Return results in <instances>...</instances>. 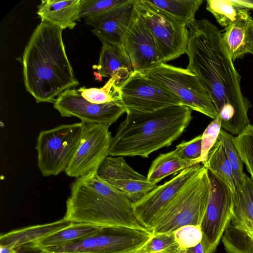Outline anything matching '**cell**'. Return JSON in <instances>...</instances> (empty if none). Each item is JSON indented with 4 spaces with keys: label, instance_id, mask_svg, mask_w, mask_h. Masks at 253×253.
Returning <instances> with one entry per match:
<instances>
[{
    "label": "cell",
    "instance_id": "8fae6325",
    "mask_svg": "<svg viewBox=\"0 0 253 253\" xmlns=\"http://www.w3.org/2000/svg\"><path fill=\"white\" fill-rule=\"evenodd\" d=\"M118 92L126 113H150L167 107L184 105L174 94L138 71H133L118 88Z\"/></svg>",
    "mask_w": 253,
    "mask_h": 253
},
{
    "label": "cell",
    "instance_id": "277c9868",
    "mask_svg": "<svg viewBox=\"0 0 253 253\" xmlns=\"http://www.w3.org/2000/svg\"><path fill=\"white\" fill-rule=\"evenodd\" d=\"M132 204L126 196L101 181L96 172L90 173L72 183L63 218L100 227L147 229L134 214Z\"/></svg>",
    "mask_w": 253,
    "mask_h": 253
},
{
    "label": "cell",
    "instance_id": "7402d4cb",
    "mask_svg": "<svg viewBox=\"0 0 253 253\" xmlns=\"http://www.w3.org/2000/svg\"><path fill=\"white\" fill-rule=\"evenodd\" d=\"M251 17L249 9L246 8L235 21L225 28L222 39L233 61L249 53L248 27Z\"/></svg>",
    "mask_w": 253,
    "mask_h": 253
},
{
    "label": "cell",
    "instance_id": "b9f144b4",
    "mask_svg": "<svg viewBox=\"0 0 253 253\" xmlns=\"http://www.w3.org/2000/svg\"><path fill=\"white\" fill-rule=\"evenodd\" d=\"M166 253L162 251V252H158V253Z\"/></svg>",
    "mask_w": 253,
    "mask_h": 253
},
{
    "label": "cell",
    "instance_id": "2e32d148",
    "mask_svg": "<svg viewBox=\"0 0 253 253\" xmlns=\"http://www.w3.org/2000/svg\"><path fill=\"white\" fill-rule=\"evenodd\" d=\"M123 45L133 71L148 70L162 63L155 39L134 7Z\"/></svg>",
    "mask_w": 253,
    "mask_h": 253
},
{
    "label": "cell",
    "instance_id": "f546056e",
    "mask_svg": "<svg viewBox=\"0 0 253 253\" xmlns=\"http://www.w3.org/2000/svg\"><path fill=\"white\" fill-rule=\"evenodd\" d=\"M115 79L111 78L101 88H87L82 86L78 89L82 96L87 101L95 104H104L120 101L118 88L114 85Z\"/></svg>",
    "mask_w": 253,
    "mask_h": 253
},
{
    "label": "cell",
    "instance_id": "52a82bcc",
    "mask_svg": "<svg viewBox=\"0 0 253 253\" xmlns=\"http://www.w3.org/2000/svg\"><path fill=\"white\" fill-rule=\"evenodd\" d=\"M85 127L81 122L41 131L36 149L38 166L43 176L65 171L79 145Z\"/></svg>",
    "mask_w": 253,
    "mask_h": 253
},
{
    "label": "cell",
    "instance_id": "484cf974",
    "mask_svg": "<svg viewBox=\"0 0 253 253\" xmlns=\"http://www.w3.org/2000/svg\"><path fill=\"white\" fill-rule=\"evenodd\" d=\"M206 8L213 15L218 23L225 28L246 9L235 0H208Z\"/></svg>",
    "mask_w": 253,
    "mask_h": 253
},
{
    "label": "cell",
    "instance_id": "836d02e7",
    "mask_svg": "<svg viewBox=\"0 0 253 253\" xmlns=\"http://www.w3.org/2000/svg\"><path fill=\"white\" fill-rule=\"evenodd\" d=\"M176 243L173 232L153 233L152 237L146 243L132 253H156L162 252Z\"/></svg>",
    "mask_w": 253,
    "mask_h": 253
},
{
    "label": "cell",
    "instance_id": "d6a6232c",
    "mask_svg": "<svg viewBox=\"0 0 253 253\" xmlns=\"http://www.w3.org/2000/svg\"><path fill=\"white\" fill-rule=\"evenodd\" d=\"M221 128V119L219 116L212 121L202 134L201 155L198 162L205 163L208 158L209 152L218 140Z\"/></svg>",
    "mask_w": 253,
    "mask_h": 253
},
{
    "label": "cell",
    "instance_id": "8d00e7d4",
    "mask_svg": "<svg viewBox=\"0 0 253 253\" xmlns=\"http://www.w3.org/2000/svg\"><path fill=\"white\" fill-rule=\"evenodd\" d=\"M163 252L166 253H209L207 245L203 239L198 245L193 247L182 248L176 243Z\"/></svg>",
    "mask_w": 253,
    "mask_h": 253
},
{
    "label": "cell",
    "instance_id": "7a4b0ae2",
    "mask_svg": "<svg viewBox=\"0 0 253 253\" xmlns=\"http://www.w3.org/2000/svg\"><path fill=\"white\" fill-rule=\"evenodd\" d=\"M62 31L41 21L24 49V82L37 103H54L64 91L79 84L66 53Z\"/></svg>",
    "mask_w": 253,
    "mask_h": 253
},
{
    "label": "cell",
    "instance_id": "3957f363",
    "mask_svg": "<svg viewBox=\"0 0 253 253\" xmlns=\"http://www.w3.org/2000/svg\"><path fill=\"white\" fill-rule=\"evenodd\" d=\"M192 112L186 106L175 105L150 113H126L111 138L107 156L148 158L169 146L189 126Z\"/></svg>",
    "mask_w": 253,
    "mask_h": 253
},
{
    "label": "cell",
    "instance_id": "4dcf8cb0",
    "mask_svg": "<svg viewBox=\"0 0 253 253\" xmlns=\"http://www.w3.org/2000/svg\"><path fill=\"white\" fill-rule=\"evenodd\" d=\"M234 143L253 181V125H249L240 134L234 136Z\"/></svg>",
    "mask_w": 253,
    "mask_h": 253
},
{
    "label": "cell",
    "instance_id": "603a6c76",
    "mask_svg": "<svg viewBox=\"0 0 253 253\" xmlns=\"http://www.w3.org/2000/svg\"><path fill=\"white\" fill-rule=\"evenodd\" d=\"M197 164H199L196 161L182 159L174 149L161 154L156 158L152 163L146 177L149 182L157 184L167 176Z\"/></svg>",
    "mask_w": 253,
    "mask_h": 253
},
{
    "label": "cell",
    "instance_id": "9a60e30c",
    "mask_svg": "<svg viewBox=\"0 0 253 253\" xmlns=\"http://www.w3.org/2000/svg\"><path fill=\"white\" fill-rule=\"evenodd\" d=\"M96 175L101 181L133 203L158 186L149 182L146 176L133 169L123 156L106 157L99 166Z\"/></svg>",
    "mask_w": 253,
    "mask_h": 253
},
{
    "label": "cell",
    "instance_id": "ab89813d",
    "mask_svg": "<svg viewBox=\"0 0 253 253\" xmlns=\"http://www.w3.org/2000/svg\"><path fill=\"white\" fill-rule=\"evenodd\" d=\"M13 250L8 247L0 246V253H10Z\"/></svg>",
    "mask_w": 253,
    "mask_h": 253
},
{
    "label": "cell",
    "instance_id": "7c38bea8",
    "mask_svg": "<svg viewBox=\"0 0 253 253\" xmlns=\"http://www.w3.org/2000/svg\"><path fill=\"white\" fill-rule=\"evenodd\" d=\"M109 126L104 124H85L79 145L65 171L68 176L78 178L96 172L107 156L112 138Z\"/></svg>",
    "mask_w": 253,
    "mask_h": 253
},
{
    "label": "cell",
    "instance_id": "d4e9b609",
    "mask_svg": "<svg viewBox=\"0 0 253 253\" xmlns=\"http://www.w3.org/2000/svg\"><path fill=\"white\" fill-rule=\"evenodd\" d=\"M154 6L186 26L194 23L195 14L202 0H147Z\"/></svg>",
    "mask_w": 253,
    "mask_h": 253
},
{
    "label": "cell",
    "instance_id": "cb8c5ba5",
    "mask_svg": "<svg viewBox=\"0 0 253 253\" xmlns=\"http://www.w3.org/2000/svg\"><path fill=\"white\" fill-rule=\"evenodd\" d=\"M101 227L84 223H73L70 226L25 247L39 251L47 247L59 246L90 235Z\"/></svg>",
    "mask_w": 253,
    "mask_h": 253
},
{
    "label": "cell",
    "instance_id": "7bdbcfd3",
    "mask_svg": "<svg viewBox=\"0 0 253 253\" xmlns=\"http://www.w3.org/2000/svg\"><path fill=\"white\" fill-rule=\"evenodd\" d=\"M41 253H42V252H41Z\"/></svg>",
    "mask_w": 253,
    "mask_h": 253
},
{
    "label": "cell",
    "instance_id": "83f0119b",
    "mask_svg": "<svg viewBox=\"0 0 253 253\" xmlns=\"http://www.w3.org/2000/svg\"><path fill=\"white\" fill-rule=\"evenodd\" d=\"M226 253H253V239L231 223L221 238Z\"/></svg>",
    "mask_w": 253,
    "mask_h": 253
},
{
    "label": "cell",
    "instance_id": "ffe728a7",
    "mask_svg": "<svg viewBox=\"0 0 253 253\" xmlns=\"http://www.w3.org/2000/svg\"><path fill=\"white\" fill-rule=\"evenodd\" d=\"M73 222L63 218L56 221L44 224L27 226L11 230L0 236V246L11 249L25 247L59 230L66 228Z\"/></svg>",
    "mask_w": 253,
    "mask_h": 253
},
{
    "label": "cell",
    "instance_id": "30bf717a",
    "mask_svg": "<svg viewBox=\"0 0 253 253\" xmlns=\"http://www.w3.org/2000/svg\"><path fill=\"white\" fill-rule=\"evenodd\" d=\"M208 170L211 190L200 226L209 253H214L231 222L236 191L221 176Z\"/></svg>",
    "mask_w": 253,
    "mask_h": 253
},
{
    "label": "cell",
    "instance_id": "44dd1931",
    "mask_svg": "<svg viewBox=\"0 0 253 253\" xmlns=\"http://www.w3.org/2000/svg\"><path fill=\"white\" fill-rule=\"evenodd\" d=\"M230 223L253 239V181L245 173L236 189Z\"/></svg>",
    "mask_w": 253,
    "mask_h": 253
},
{
    "label": "cell",
    "instance_id": "6da1fadb",
    "mask_svg": "<svg viewBox=\"0 0 253 253\" xmlns=\"http://www.w3.org/2000/svg\"><path fill=\"white\" fill-rule=\"evenodd\" d=\"M188 27L187 69L198 77L209 94L221 119V128L238 135L250 125L248 112L252 105L243 94L241 76L221 33L205 19Z\"/></svg>",
    "mask_w": 253,
    "mask_h": 253
},
{
    "label": "cell",
    "instance_id": "1f68e13d",
    "mask_svg": "<svg viewBox=\"0 0 253 253\" xmlns=\"http://www.w3.org/2000/svg\"><path fill=\"white\" fill-rule=\"evenodd\" d=\"M127 0H82L78 19L96 16L126 2Z\"/></svg>",
    "mask_w": 253,
    "mask_h": 253
},
{
    "label": "cell",
    "instance_id": "d590c367",
    "mask_svg": "<svg viewBox=\"0 0 253 253\" xmlns=\"http://www.w3.org/2000/svg\"><path fill=\"white\" fill-rule=\"evenodd\" d=\"M202 134L188 141H182L175 149L178 155L185 160L196 161L198 164L202 151Z\"/></svg>",
    "mask_w": 253,
    "mask_h": 253
},
{
    "label": "cell",
    "instance_id": "4316f807",
    "mask_svg": "<svg viewBox=\"0 0 253 253\" xmlns=\"http://www.w3.org/2000/svg\"><path fill=\"white\" fill-rule=\"evenodd\" d=\"M208 170L221 176L236 191L232 170L220 141L217 140L202 164Z\"/></svg>",
    "mask_w": 253,
    "mask_h": 253
},
{
    "label": "cell",
    "instance_id": "e575fe53",
    "mask_svg": "<svg viewBox=\"0 0 253 253\" xmlns=\"http://www.w3.org/2000/svg\"><path fill=\"white\" fill-rule=\"evenodd\" d=\"M178 246L182 248H191L198 245L202 240L203 233L200 226L186 225L173 232Z\"/></svg>",
    "mask_w": 253,
    "mask_h": 253
},
{
    "label": "cell",
    "instance_id": "e0dca14e",
    "mask_svg": "<svg viewBox=\"0 0 253 253\" xmlns=\"http://www.w3.org/2000/svg\"><path fill=\"white\" fill-rule=\"evenodd\" d=\"M135 1L127 0L102 14L85 18L84 21L93 27L92 32L101 42L125 50L124 37L131 20Z\"/></svg>",
    "mask_w": 253,
    "mask_h": 253
},
{
    "label": "cell",
    "instance_id": "8992f818",
    "mask_svg": "<svg viewBox=\"0 0 253 253\" xmlns=\"http://www.w3.org/2000/svg\"><path fill=\"white\" fill-rule=\"evenodd\" d=\"M152 231L126 226H105L93 234L65 245L47 247L44 253H132L152 237Z\"/></svg>",
    "mask_w": 253,
    "mask_h": 253
},
{
    "label": "cell",
    "instance_id": "d6986e66",
    "mask_svg": "<svg viewBox=\"0 0 253 253\" xmlns=\"http://www.w3.org/2000/svg\"><path fill=\"white\" fill-rule=\"evenodd\" d=\"M82 0H42L38 7L41 21H46L63 30L73 29L79 21Z\"/></svg>",
    "mask_w": 253,
    "mask_h": 253
},
{
    "label": "cell",
    "instance_id": "4fadbf2b",
    "mask_svg": "<svg viewBox=\"0 0 253 253\" xmlns=\"http://www.w3.org/2000/svg\"><path fill=\"white\" fill-rule=\"evenodd\" d=\"M63 117H75L82 122L110 126L126 113L120 101L95 104L86 100L78 89L64 91L55 100L53 105Z\"/></svg>",
    "mask_w": 253,
    "mask_h": 253
},
{
    "label": "cell",
    "instance_id": "9c48e42d",
    "mask_svg": "<svg viewBox=\"0 0 253 253\" xmlns=\"http://www.w3.org/2000/svg\"><path fill=\"white\" fill-rule=\"evenodd\" d=\"M134 7L154 38L162 63L186 53L189 38L187 26L147 0H135Z\"/></svg>",
    "mask_w": 253,
    "mask_h": 253
},
{
    "label": "cell",
    "instance_id": "74e56055",
    "mask_svg": "<svg viewBox=\"0 0 253 253\" xmlns=\"http://www.w3.org/2000/svg\"><path fill=\"white\" fill-rule=\"evenodd\" d=\"M248 34L250 44L249 53L253 54V18L252 17L251 18L249 21Z\"/></svg>",
    "mask_w": 253,
    "mask_h": 253
},
{
    "label": "cell",
    "instance_id": "f1b7e54d",
    "mask_svg": "<svg viewBox=\"0 0 253 253\" xmlns=\"http://www.w3.org/2000/svg\"><path fill=\"white\" fill-rule=\"evenodd\" d=\"M234 138L233 135L228 133L221 128L218 137V140L221 143L230 164L235 184L237 187L241 182L244 173L243 172L244 163L235 145Z\"/></svg>",
    "mask_w": 253,
    "mask_h": 253
},
{
    "label": "cell",
    "instance_id": "5bb4252c",
    "mask_svg": "<svg viewBox=\"0 0 253 253\" xmlns=\"http://www.w3.org/2000/svg\"><path fill=\"white\" fill-rule=\"evenodd\" d=\"M202 167V164H199L183 170L133 203L134 213L140 222L151 230L162 211Z\"/></svg>",
    "mask_w": 253,
    "mask_h": 253
},
{
    "label": "cell",
    "instance_id": "5b68a950",
    "mask_svg": "<svg viewBox=\"0 0 253 253\" xmlns=\"http://www.w3.org/2000/svg\"><path fill=\"white\" fill-rule=\"evenodd\" d=\"M211 190L208 169L200 170L181 189L157 217L153 233H172L186 225L201 226Z\"/></svg>",
    "mask_w": 253,
    "mask_h": 253
},
{
    "label": "cell",
    "instance_id": "60d3db41",
    "mask_svg": "<svg viewBox=\"0 0 253 253\" xmlns=\"http://www.w3.org/2000/svg\"><path fill=\"white\" fill-rule=\"evenodd\" d=\"M10 253H21L17 249H13Z\"/></svg>",
    "mask_w": 253,
    "mask_h": 253
},
{
    "label": "cell",
    "instance_id": "ac0fdd59",
    "mask_svg": "<svg viewBox=\"0 0 253 253\" xmlns=\"http://www.w3.org/2000/svg\"><path fill=\"white\" fill-rule=\"evenodd\" d=\"M102 46L97 65L93 68L96 77H110L115 79L114 85L119 88L131 76L133 72L131 64L125 50L105 42Z\"/></svg>",
    "mask_w": 253,
    "mask_h": 253
},
{
    "label": "cell",
    "instance_id": "ba28073f",
    "mask_svg": "<svg viewBox=\"0 0 253 253\" xmlns=\"http://www.w3.org/2000/svg\"><path fill=\"white\" fill-rule=\"evenodd\" d=\"M142 72L148 79L174 94L185 106L212 119L217 112L198 77L186 69L166 63Z\"/></svg>",
    "mask_w": 253,
    "mask_h": 253
},
{
    "label": "cell",
    "instance_id": "f35d334b",
    "mask_svg": "<svg viewBox=\"0 0 253 253\" xmlns=\"http://www.w3.org/2000/svg\"><path fill=\"white\" fill-rule=\"evenodd\" d=\"M240 5L248 9L253 10V0H235Z\"/></svg>",
    "mask_w": 253,
    "mask_h": 253
}]
</instances>
